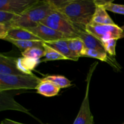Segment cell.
Here are the masks:
<instances>
[{
    "label": "cell",
    "mask_w": 124,
    "mask_h": 124,
    "mask_svg": "<svg viewBox=\"0 0 124 124\" xmlns=\"http://www.w3.org/2000/svg\"><path fill=\"white\" fill-rule=\"evenodd\" d=\"M42 81H50L53 84L59 87L60 88H67L71 86V81L68 79L65 76H60V75H52L48 76L44 78L41 79Z\"/></svg>",
    "instance_id": "obj_21"
},
{
    "label": "cell",
    "mask_w": 124,
    "mask_h": 124,
    "mask_svg": "<svg viewBox=\"0 0 124 124\" xmlns=\"http://www.w3.org/2000/svg\"><path fill=\"white\" fill-rule=\"evenodd\" d=\"M73 25L76 29V35L83 41L85 48L95 49L101 52H106L102 42L96 38L94 36L89 33L86 30L85 26L76 24Z\"/></svg>",
    "instance_id": "obj_9"
},
{
    "label": "cell",
    "mask_w": 124,
    "mask_h": 124,
    "mask_svg": "<svg viewBox=\"0 0 124 124\" xmlns=\"http://www.w3.org/2000/svg\"><path fill=\"white\" fill-rule=\"evenodd\" d=\"M1 124H24L18 122L16 121H14L13 120L9 119H5L1 122Z\"/></svg>",
    "instance_id": "obj_27"
},
{
    "label": "cell",
    "mask_w": 124,
    "mask_h": 124,
    "mask_svg": "<svg viewBox=\"0 0 124 124\" xmlns=\"http://www.w3.org/2000/svg\"><path fill=\"white\" fill-rule=\"evenodd\" d=\"M40 24L50 27L70 38H78L75 25L64 16L54 9Z\"/></svg>",
    "instance_id": "obj_4"
},
{
    "label": "cell",
    "mask_w": 124,
    "mask_h": 124,
    "mask_svg": "<svg viewBox=\"0 0 124 124\" xmlns=\"http://www.w3.org/2000/svg\"><path fill=\"white\" fill-rule=\"evenodd\" d=\"M97 2L102 5L106 10L113 12L115 13L121 14L124 15V5L115 4L113 1H96Z\"/></svg>",
    "instance_id": "obj_22"
},
{
    "label": "cell",
    "mask_w": 124,
    "mask_h": 124,
    "mask_svg": "<svg viewBox=\"0 0 124 124\" xmlns=\"http://www.w3.org/2000/svg\"><path fill=\"white\" fill-rule=\"evenodd\" d=\"M16 16V15L10 12L0 10V23L4 24H10Z\"/></svg>",
    "instance_id": "obj_25"
},
{
    "label": "cell",
    "mask_w": 124,
    "mask_h": 124,
    "mask_svg": "<svg viewBox=\"0 0 124 124\" xmlns=\"http://www.w3.org/2000/svg\"><path fill=\"white\" fill-rule=\"evenodd\" d=\"M1 93H2V94L1 93V99H4V101L1 100V111L10 109V110H18L30 115V113L27 109L18 104L13 98H10L11 96L6 94V92H1Z\"/></svg>",
    "instance_id": "obj_16"
},
{
    "label": "cell",
    "mask_w": 124,
    "mask_h": 124,
    "mask_svg": "<svg viewBox=\"0 0 124 124\" xmlns=\"http://www.w3.org/2000/svg\"><path fill=\"white\" fill-rule=\"evenodd\" d=\"M67 39H68L56 41H50V42H44V43L47 44V46L53 48V49L56 50L59 53H60L61 54L64 55V56L66 57L68 60H72L76 61L78 60V59L74 57L72 53L70 52L67 43Z\"/></svg>",
    "instance_id": "obj_14"
},
{
    "label": "cell",
    "mask_w": 124,
    "mask_h": 124,
    "mask_svg": "<svg viewBox=\"0 0 124 124\" xmlns=\"http://www.w3.org/2000/svg\"><path fill=\"white\" fill-rule=\"evenodd\" d=\"M26 30L32 33L33 35L38 37L41 41L44 42L72 38L70 36H67L59 31H56L52 28L48 27L40 23L35 27L26 29Z\"/></svg>",
    "instance_id": "obj_7"
},
{
    "label": "cell",
    "mask_w": 124,
    "mask_h": 124,
    "mask_svg": "<svg viewBox=\"0 0 124 124\" xmlns=\"http://www.w3.org/2000/svg\"><path fill=\"white\" fill-rule=\"evenodd\" d=\"M81 57H89V58H96L102 61H105L110 64L111 65L116 67V62L113 61L111 58L108 56L107 52H101L95 49L84 48L81 53Z\"/></svg>",
    "instance_id": "obj_17"
},
{
    "label": "cell",
    "mask_w": 124,
    "mask_h": 124,
    "mask_svg": "<svg viewBox=\"0 0 124 124\" xmlns=\"http://www.w3.org/2000/svg\"><path fill=\"white\" fill-rule=\"evenodd\" d=\"M54 8L70 23L86 26L90 24L96 10L92 0H61L51 1Z\"/></svg>",
    "instance_id": "obj_1"
},
{
    "label": "cell",
    "mask_w": 124,
    "mask_h": 124,
    "mask_svg": "<svg viewBox=\"0 0 124 124\" xmlns=\"http://www.w3.org/2000/svg\"><path fill=\"white\" fill-rule=\"evenodd\" d=\"M87 31L101 42L115 39H119L124 37V31L121 27L115 24L96 25L89 24L85 26Z\"/></svg>",
    "instance_id": "obj_5"
},
{
    "label": "cell",
    "mask_w": 124,
    "mask_h": 124,
    "mask_svg": "<svg viewBox=\"0 0 124 124\" xmlns=\"http://www.w3.org/2000/svg\"><path fill=\"white\" fill-rule=\"evenodd\" d=\"M94 2L96 4V10L90 24L96 25L115 24L102 5L97 2L96 0Z\"/></svg>",
    "instance_id": "obj_11"
},
{
    "label": "cell",
    "mask_w": 124,
    "mask_h": 124,
    "mask_svg": "<svg viewBox=\"0 0 124 124\" xmlns=\"http://www.w3.org/2000/svg\"><path fill=\"white\" fill-rule=\"evenodd\" d=\"M121 28H122V29H123V30H124V25H123V26H122V27H121Z\"/></svg>",
    "instance_id": "obj_28"
},
{
    "label": "cell",
    "mask_w": 124,
    "mask_h": 124,
    "mask_svg": "<svg viewBox=\"0 0 124 124\" xmlns=\"http://www.w3.org/2000/svg\"><path fill=\"white\" fill-rule=\"evenodd\" d=\"M36 0H1L0 10L19 15L25 12Z\"/></svg>",
    "instance_id": "obj_8"
},
{
    "label": "cell",
    "mask_w": 124,
    "mask_h": 124,
    "mask_svg": "<svg viewBox=\"0 0 124 124\" xmlns=\"http://www.w3.org/2000/svg\"><path fill=\"white\" fill-rule=\"evenodd\" d=\"M5 39L16 40H29V41H41L38 37L28 31L26 29L19 27L11 28L8 30L7 36Z\"/></svg>",
    "instance_id": "obj_12"
},
{
    "label": "cell",
    "mask_w": 124,
    "mask_h": 124,
    "mask_svg": "<svg viewBox=\"0 0 124 124\" xmlns=\"http://www.w3.org/2000/svg\"><path fill=\"white\" fill-rule=\"evenodd\" d=\"M61 88L50 81H42L36 87V92L46 97H52L57 95Z\"/></svg>",
    "instance_id": "obj_15"
},
{
    "label": "cell",
    "mask_w": 124,
    "mask_h": 124,
    "mask_svg": "<svg viewBox=\"0 0 124 124\" xmlns=\"http://www.w3.org/2000/svg\"><path fill=\"white\" fill-rule=\"evenodd\" d=\"M44 54L45 51L43 47H32L22 52V55L23 57L33 59H41L44 58Z\"/></svg>",
    "instance_id": "obj_23"
},
{
    "label": "cell",
    "mask_w": 124,
    "mask_h": 124,
    "mask_svg": "<svg viewBox=\"0 0 124 124\" xmlns=\"http://www.w3.org/2000/svg\"><path fill=\"white\" fill-rule=\"evenodd\" d=\"M117 41V39H111L102 42L105 52L110 56L116 55V46Z\"/></svg>",
    "instance_id": "obj_24"
},
{
    "label": "cell",
    "mask_w": 124,
    "mask_h": 124,
    "mask_svg": "<svg viewBox=\"0 0 124 124\" xmlns=\"http://www.w3.org/2000/svg\"><path fill=\"white\" fill-rule=\"evenodd\" d=\"M54 9L50 0H36L25 12L17 15L12 23L6 25L9 27L10 29L13 27L24 29L35 27Z\"/></svg>",
    "instance_id": "obj_2"
},
{
    "label": "cell",
    "mask_w": 124,
    "mask_h": 124,
    "mask_svg": "<svg viewBox=\"0 0 124 124\" xmlns=\"http://www.w3.org/2000/svg\"><path fill=\"white\" fill-rule=\"evenodd\" d=\"M5 41H8L16 46L19 49L24 52L29 48L35 47H43V41H29V40H16L12 39H5Z\"/></svg>",
    "instance_id": "obj_18"
},
{
    "label": "cell",
    "mask_w": 124,
    "mask_h": 124,
    "mask_svg": "<svg viewBox=\"0 0 124 124\" xmlns=\"http://www.w3.org/2000/svg\"><path fill=\"white\" fill-rule=\"evenodd\" d=\"M43 47L44 48L45 54L43 59L41 60V62L50 61H56V60H67V58L60 53L57 52L53 48L44 42Z\"/></svg>",
    "instance_id": "obj_20"
},
{
    "label": "cell",
    "mask_w": 124,
    "mask_h": 124,
    "mask_svg": "<svg viewBox=\"0 0 124 124\" xmlns=\"http://www.w3.org/2000/svg\"><path fill=\"white\" fill-rule=\"evenodd\" d=\"M41 62V59H33L23 56L18 58L17 67L24 75H33L31 71Z\"/></svg>",
    "instance_id": "obj_13"
},
{
    "label": "cell",
    "mask_w": 124,
    "mask_h": 124,
    "mask_svg": "<svg viewBox=\"0 0 124 124\" xmlns=\"http://www.w3.org/2000/svg\"><path fill=\"white\" fill-rule=\"evenodd\" d=\"M67 43L70 52L73 56L79 59V58H81V53L85 48L83 41L78 37L68 39Z\"/></svg>",
    "instance_id": "obj_19"
},
{
    "label": "cell",
    "mask_w": 124,
    "mask_h": 124,
    "mask_svg": "<svg viewBox=\"0 0 124 124\" xmlns=\"http://www.w3.org/2000/svg\"><path fill=\"white\" fill-rule=\"evenodd\" d=\"M41 79L33 75H6L0 74V92L11 90L36 89Z\"/></svg>",
    "instance_id": "obj_3"
},
{
    "label": "cell",
    "mask_w": 124,
    "mask_h": 124,
    "mask_svg": "<svg viewBox=\"0 0 124 124\" xmlns=\"http://www.w3.org/2000/svg\"><path fill=\"white\" fill-rule=\"evenodd\" d=\"M9 30V27H8L4 24H1L0 23V38L1 39L4 40L7 37Z\"/></svg>",
    "instance_id": "obj_26"
},
{
    "label": "cell",
    "mask_w": 124,
    "mask_h": 124,
    "mask_svg": "<svg viewBox=\"0 0 124 124\" xmlns=\"http://www.w3.org/2000/svg\"><path fill=\"white\" fill-rule=\"evenodd\" d=\"M18 58L0 54V74L6 75H24L17 67Z\"/></svg>",
    "instance_id": "obj_10"
},
{
    "label": "cell",
    "mask_w": 124,
    "mask_h": 124,
    "mask_svg": "<svg viewBox=\"0 0 124 124\" xmlns=\"http://www.w3.org/2000/svg\"><path fill=\"white\" fill-rule=\"evenodd\" d=\"M98 64V62H96L91 66L89 72H88L87 78V88H86L84 99L81 104L77 117L73 124H93V122H93V116L91 112L90 108L88 94H89L91 78H92L93 71L95 70L96 67Z\"/></svg>",
    "instance_id": "obj_6"
}]
</instances>
